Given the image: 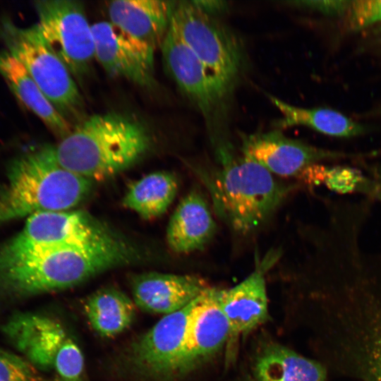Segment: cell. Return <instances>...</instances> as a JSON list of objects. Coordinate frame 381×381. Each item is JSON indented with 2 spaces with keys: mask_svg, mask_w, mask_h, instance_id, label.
Masks as SVG:
<instances>
[{
  "mask_svg": "<svg viewBox=\"0 0 381 381\" xmlns=\"http://www.w3.org/2000/svg\"><path fill=\"white\" fill-rule=\"evenodd\" d=\"M147 128L125 114H94L83 119L54 145L59 163L91 181H103L128 169L148 152Z\"/></svg>",
  "mask_w": 381,
  "mask_h": 381,
  "instance_id": "cell-3",
  "label": "cell"
},
{
  "mask_svg": "<svg viewBox=\"0 0 381 381\" xmlns=\"http://www.w3.org/2000/svg\"><path fill=\"white\" fill-rule=\"evenodd\" d=\"M239 150L272 174L282 177H298L308 166L324 160L353 157L289 138L279 129L241 134Z\"/></svg>",
  "mask_w": 381,
  "mask_h": 381,
  "instance_id": "cell-13",
  "label": "cell"
},
{
  "mask_svg": "<svg viewBox=\"0 0 381 381\" xmlns=\"http://www.w3.org/2000/svg\"><path fill=\"white\" fill-rule=\"evenodd\" d=\"M215 162L198 176L216 214L236 233L246 235L262 226L291 192L286 185L230 141L213 145Z\"/></svg>",
  "mask_w": 381,
  "mask_h": 381,
  "instance_id": "cell-2",
  "label": "cell"
},
{
  "mask_svg": "<svg viewBox=\"0 0 381 381\" xmlns=\"http://www.w3.org/2000/svg\"><path fill=\"white\" fill-rule=\"evenodd\" d=\"M133 256V249L122 239L104 246L49 251L0 269V296L20 299L71 288L128 262Z\"/></svg>",
  "mask_w": 381,
  "mask_h": 381,
  "instance_id": "cell-4",
  "label": "cell"
},
{
  "mask_svg": "<svg viewBox=\"0 0 381 381\" xmlns=\"http://www.w3.org/2000/svg\"><path fill=\"white\" fill-rule=\"evenodd\" d=\"M120 240L107 226L83 211L40 212L29 216L23 229L0 248V269L54 250L91 248Z\"/></svg>",
  "mask_w": 381,
  "mask_h": 381,
  "instance_id": "cell-5",
  "label": "cell"
},
{
  "mask_svg": "<svg viewBox=\"0 0 381 381\" xmlns=\"http://www.w3.org/2000/svg\"><path fill=\"white\" fill-rule=\"evenodd\" d=\"M171 23L205 66L234 90L245 71L246 54L234 32L192 1L175 2Z\"/></svg>",
  "mask_w": 381,
  "mask_h": 381,
  "instance_id": "cell-10",
  "label": "cell"
},
{
  "mask_svg": "<svg viewBox=\"0 0 381 381\" xmlns=\"http://www.w3.org/2000/svg\"><path fill=\"white\" fill-rule=\"evenodd\" d=\"M1 329L36 368L53 370L61 381H81L83 353L59 321L46 315L18 313L10 317Z\"/></svg>",
  "mask_w": 381,
  "mask_h": 381,
  "instance_id": "cell-9",
  "label": "cell"
},
{
  "mask_svg": "<svg viewBox=\"0 0 381 381\" xmlns=\"http://www.w3.org/2000/svg\"><path fill=\"white\" fill-rule=\"evenodd\" d=\"M0 75L15 97L60 140L73 129L54 107L21 63L8 50L0 51Z\"/></svg>",
  "mask_w": 381,
  "mask_h": 381,
  "instance_id": "cell-20",
  "label": "cell"
},
{
  "mask_svg": "<svg viewBox=\"0 0 381 381\" xmlns=\"http://www.w3.org/2000/svg\"><path fill=\"white\" fill-rule=\"evenodd\" d=\"M83 310L90 325L98 334L113 337L131 325L135 317L136 306L123 291L107 287L90 295Z\"/></svg>",
  "mask_w": 381,
  "mask_h": 381,
  "instance_id": "cell-23",
  "label": "cell"
},
{
  "mask_svg": "<svg viewBox=\"0 0 381 381\" xmlns=\"http://www.w3.org/2000/svg\"><path fill=\"white\" fill-rule=\"evenodd\" d=\"M175 2L116 0L109 3L108 13L112 24L156 49L167 34Z\"/></svg>",
  "mask_w": 381,
  "mask_h": 381,
  "instance_id": "cell-17",
  "label": "cell"
},
{
  "mask_svg": "<svg viewBox=\"0 0 381 381\" xmlns=\"http://www.w3.org/2000/svg\"><path fill=\"white\" fill-rule=\"evenodd\" d=\"M220 294L221 289L207 287L193 301L186 331L183 375L210 361L230 337Z\"/></svg>",
  "mask_w": 381,
  "mask_h": 381,
  "instance_id": "cell-15",
  "label": "cell"
},
{
  "mask_svg": "<svg viewBox=\"0 0 381 381\" xmlns=\"http://www.w3.org/2000/svg\"><path fill=\"white\" fill-rule=\"evenodd\" d=\"M59 381H61V380H59Z\"/></svg>",
  "mask_w": 381,
  "mask_h": 381,
  "instance_id": "cell-33",
  "label": "cell"
},
{
  "mask_svg": "<svg viewBox=\"0 0 381 381\" xmlns=\"http://www.w3.org/2000/svg\"><path fill=\"white\" fill-rule=\"evenodd\" d=\"M375 35L377 38L381 41V25L375 30Z\"/></svg>",
  "mask_w": 381,
  "mask_h": 381,
  "instance_id": "cell-31",
  "label": "cell"
},
{
  "mask_svg": "<svg viewBox=\"0 0 381 381\" xmlns=\"http://www.w3.org/2000/svg\"><path fill=\"white\" fill-rule=\"evenodd\" d=\"M365 231L337 226L322 243L320 362L336 375L381 381V252L367 248Z\"/></svg>",
  "mask_w": 381,
  "mask_h": 381,
  "instance_id": "cell-1",
  "label": "cell"
},
{
  "mask_svg": "<svg viewBox=\"0 0 381 381\" xmlns=\"http://www.w3.org/2000/svg\"><path fill=\"white\" fill-rule=\"evenodd\" d=\"M216 222L204 195L193 190L179 202L167 229L169 248L186 254L203 249L216 232Z\"/></svg>",
  "mask_w": 381,
  "mask_h": 381,
  "instance_id": "cell-19",
  "label": "cell"
},
{
  "mask_svg": "<svg viewBox=\"0 0 381 381\" xmlns=\"http://www.w3.org/2000/svg\"><path fill=\"white\" fill-rule=\"evenodd\" d=\"M161 49L167 73L200 113L212 145L229 140L225 131L234 90L196 56L171 21Z\"/></svg>",
  "mask_w": 381,
  "mask_h": 381,
  "instance_id": "cell-7",
  "label": "cell"
},
{
  "mask_svg": "<svg viewBox=\"0 0 381 381\" xmlns=\"http://www.w3.org/2000/svg\"><path fill=\"white\" fill-rule=\"evenodd\" d=\"M267 97L281 113L280 119L275 123L279 130L302 126L340 138L356 136L366 131L365 126L336 110L298 107L270 94Z\"/></svg>",
  "mask_w": 381,
  "mask_h": 381,
  "instance_id": "cell-22",
  "label": "cell"
},
{
  "mask_svg": "<svg viewBox=\"0 0 381 381\" xmlns=\"http://www.w3.org/2000/svg\"><path fill=\"white\" fill-rule=\"evenodd\" d=\"M252 370L255 381H325L327 375V369L319 361L275 342L261 346Z\"/></svg>",
  "mask_w": 381,
  "mask_h": 381,
  "instance_id": "cell-21",
  "label": "cell"
},
{
  "mask_svg": "<svg viewBox=\"0 0 381 381\" xmlns=\"http://www.w3.org/2000/svg\"><path fill=\"white\" fill-rule=\"evenodd\" d=\"M193 301L164 315L134 343L130 363L140 375L155 381L183 375L186 331Z\"/></svg>",
  "mask_w": 381,
  "mask_h": 381,
  "instance_id": "cell-12",
  "label": "cell"
},
{
  "mask_svg": "<svg viewBox=\"0 0 381 381\" xmlns=\"http://www.w3.org/2000/svg\"><path fill=\"white\" fill-rule=\"evenodd\" d=\"M0 35L54 107L70 122L80 123L84 102L74 77L44 40L38 26L22 28L4 20ZM71 123V122H70Z\"/></svg>",
  "mask_w": 381,
  "mask_h": 381,
  "instance_id": "cell-8",
  "label": "cell"
},
{
  "mask_svg": "<svg viewBox=\"0 0 381 381\" xmlns=\"http://www.w3.org/2000/svg\"><path fill=\"white\" fill-rule=\"evenodd\" d=\"M352 30H361L381 22V0L351 1L346 11Z\"/></svg>",
  "mask_w": 381,
  "mask_h": 381,
  "instance_id": "cell-27",
  "label": "cell"
},
{
  "mask_svg": "<svg viewBox=\"0 0 381 381\" xmlns=\"http://www.w3.org/2000/svg\"><path fill=\"white\" fill-rule=\"evenodd\" d=\"M358 193L371 200L381 202V180L365 176Z\"/></svg>",
  "mask_w": 381,
  "mask_h": 381,
  "instance_id": "cell-30",
  "label": "cell"
},
{
  "mask_svg": "<svg viewBox=\"0 0 381 381\" xmlns=\"http://www.w3.org/2000/svg\"><path fill=\"white\" fill-rule=\"evenodd\" d=\"M36 23L49 47L75 78H81L95 59V39L84 5L76 0L35 2Z\"/></svg>",
  "mask_w": 381,
  "mask_h": 381,
  "instance_id": "cell-11",
  "label": "cell"
},
{
  "mask_svg": "<svg viewBox=\"0 0 381 381\" xmlns=\"http://www.w3.org/2000/svg\"><path fill=\"white\" fill-rule=\"evenodd\" d=\"M351 1H299L289 2L295 6L306 8L334 16L346 13Z\"/></svg>",
  "mask_w": 381,
  "mask_h": 381,
  "instance_id": "cell-28",
  "label": "cell"
},
{
  "mask_svg": "<svg viewBox=\"0 0 381 381\" xmlns=\"http://www.w3.org/2000/svg\"><path fill=\"white\" fill-rule=\"evenodd\" d=\"M207 287L204 279L196 276L159 272L138 274L131 282L137 307L165 315L183 308Z\"/></svg>",
  "mask_w": 381,
  "mask_h": 381,
  "instance_id": "cell-16",
  "label": "cell"
},
{
  "mask_svg": "<svg viewBox=\"0 0 381 381\" xmlns=\"http://www.w3.org/2000/svg\"><path fill=\"white\" fill-rule=\"evenodd\" d=\"M270 261L258 266L235 286L221 289L220 304L230 326V337L247 333L267 320L265 273Z\"/></svg>",
  "mask_w": 381,
  "mask_h": 381,
  "instance_id": "cell-18",
  "label": "cell"
},
{
  "mask_svg": "<svg viewBox=\"0 0 381 381\" xmlns=\"http://www.w3.org/2000/svg\"><path fill=\"white\" fill-rule=\"evenodd\" d=\"M245 381H255V380L254 379L249 378V379H246Z\"/></svg>",
  "mask_w": 381,
  "mask_h": 381,
  "instance_id": "cell-32",
  "label": "cell"
},
{
  "mask_svg": "<svg viewBox=\"0 0 381 381\" xmlns=\"http://www.w3.org/2000/svg\"><path fill=\"white\" fill-rule=\"evenodd\" d=\"M95 59L110 75L124 78L143 87L155 85V49L111 22L92 25Z\"/></svg>",
  "mask_w": 381,
  "mask_h": 381,
  "instance_id": "cell-14",
  "label": "cell"
},
{
  "mask_svg": "<svg viewBox=\"0 0 381 381\" xmlns=\"http://www.w3.org/2000/svg\"><path fill=\"white\" fill-rule=\"evenodd\" d=\"M297 178L308 186L324 185L332 192L344 195L358 193L365 176L353 167L315 163L305 168Z\"/></svg>",
  "mask_w": 381,
  "mask_h": 381,
  "instance_id": "cell-25",
  "label": "cell"
},
{
  "mask_svg": "<svg viewBox=\"0 0 381 381\" xmlns=\"http://www.w3.org/2000/svg\"><path fill=\"white\" fill-rule=\"evenodd\" d=\"M192 2L204 13L217 18L226 13L229 8L228 2L224 1H192Z\"/></svg>",
  "mask_w": 381,
  "mask_h": 381,
  "instance_id": "cell-29",
  "label": "cell"
},
{
  "mask_svg": "<svg viewBox=\"0 0 381 381\" xmlns=\"http://www.w3.org/2000/svg\"><path fill=\"white\" fill-rule=\"evenodd\" d=\"M8 180L33 214L69 210L83 200L92 181L63 167L54 145H45L15 159Z\"/></svg>",
  "mask_w": 381,
  "mask_h": 381,
  "instance_id": "cell-6",
  "label": "cell"
},
{
  "mask_svg": "<svg viewBox=\"0 0 381 381\" xmlns=\"http://www.w3.org/2000/svg\"><path fill=\"white\" fill-rule=\"evenodd\" d=\"M23 356L0 348V381H43Z\"/></svg>",
  "mask_w": 381,
  "mask_h": 381,
  "instance_id": "cell-26",
  "label": "cell"
},
{
  "mask_svg": "<svg viewBox=\"0 0 381 381\" xmlns=\"http://www.w3.org/2000/svg\"><path fill=\"white\" fill-rule=\"evenodd\" d=\"M176 177L168 171H156L133 182L128 188L123 205L145 219L162 215L175 199Z\"/></svg>",
  "mask_w": 381,
  "mask_h": 381,
  "instance_id": "cell-24",
  "label": "cell"
}]
</instances>
